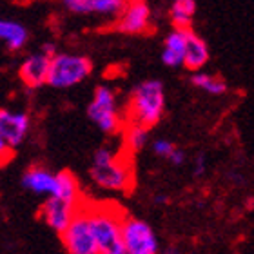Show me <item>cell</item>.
I'll return each instance as SVG.
<instances>
[{
    "instance_id": "52a82bcc",
    "label": "cell",
    "mask_w": 254,
    "mask_h": 254,
    "mask_svg": "<svg viewBox=\"0 0 254 254\" xmlns=\"http://www.w3.org/2000/svg\"><path fill=\"white\" fill-rule=\"evenodd\" d=\"M122 242L126 254H158V236L145 220L126 214L122 220Z\"/></svg>"
},
{
    "instance_id": "7c38bea8",
    "label": "cell",
    "mask_w": 254,
    "mask_h": 254,
    "mask_svg": "<svg viewBox=\"0 0 254 254\" xmlns=\"http://www.w3.org/2000/svg\"><path fill=\"white\" fill-rule=\"evenodd\" d=\"M211 59L207 42L201 37H198L192 29L186 33V48H184V60L182 65L189 69L190 73H200L205 67V64Z\"/></svg>"
},
{
    "instance_id": "603a6c76",
    "label": "cell",
    "mask_w": 254,
    "mask_h": 254,
    "mask_svg": "<svg viewBox=\"0 0 254 254\" xmlns=\"http://www.w3.org/2000/svg\"><path fill=\"white\" fill-rule=\"evenodd\" d=\"M11 154H13V149L4 142V138L0 136V164H5L11 158Z\"/></svg>"
},
{
    "instance_id": "7402d4cb",
    "label": "cell",
    "mask_w": 254,
    "mask_h": 254,
    "mask_svg": "<svg viewBox=\"0 0 254 254\" xmlns=\"http://www.w3.org/2000/svg\"><path fill=\"white\" fill-rule=\"evenodd\" d=\"M205 169H207V158H205V154L200 153L194 158V167H192V173H194V176H203Z\"/></svg>"
},
{
    "instance_id": "7a4b0ae2",
    "label": "cell",
    "mask_w": 254,
    "mask_h": 254,
    "mask_svg": "<svg viewBox=\"0 0 254 254\" xmlns=\"http://www.w3.org/2000/svg\"><path fill=\"white\" fill-rule=\"evenodd\" d=\"M91 227L98 254H126L122 242V220L126 212L113 203H87Z\"/></svg>"
},
{
    "instance_id": "5b68a950",
    "label": "cell",
    "mask_w": 254,
    "mask_h": 254,
    "mask_svg": "<svg viewBox=\"0 0 254 254\" xmlns=\"http://www.w3.org/2000/svg\"><path fill=\"white\" fill-rule=\"evenodd\" d=\"M87 117L106 134L122 132L124 117L118 109L117 93L109 85H98L95 89L93 100L87 106Z\"/></svg>"
},
{
    "instance_id": "d6986e66",
    "label": "cell",
    "mask_w": 254,
    "mask_h": 254,
    "mask_svg": "<svg viewBox=\"0 0 254 254\" xmlns=\"http://www.w3.org/2000/svg\"><path fill=\"white\" fill-rule=\"evenodd\" d=\"M190 82L192 85H196L198 89L205 91L209 95H214V96H220V95H225L227 93V84H225V80L222 76H218V74H211V73H192L190 74Z\"/></svg>"
},
{
    "instance_id": "ba28073f",
    "label": "cell",
    "mask_w": 254,
    "mask_h": 254,
    "mask_svg": "<svg viewBox=\"0 0 254 254\" xmlns=\"http://www.w3.org/2000/svg\"><path fill=\"white\" fill-rule=\"evenodd\" d=\"M151 26V7L145 2H126L113 27L124 35H140Z\"/></svg>"
},
{
    "instance_id": "9c48e42d",
    "label": "cell",
    "mask_w": 254,
    "mask_h": 254,
    "mask_svg": "<svg viewBox=\"0 0 254 254\" xmlns=\"http://www.w3.org/2000/svg\"><path fill=\"white\" fill-rule=\"evenodd\" d=\"M31 131V118L27 113L0 109V136L11 149H16Z\"/></svg>"
},
{
    "instance_id": "3957f363",
    "label": "cell",
    "mask_w": 254,
    "mask_h": 254,
    "mask_svg": "<svg viewBox=\"0 0 254 254\" xmlns=\"http://www.w3.org/2000/svg\"><path fill=\"white\" fill-rule=\"evenodd\" d=\"M91 178L96 186L106 190H129L134 186V173L131 162L120 154H115L109 147L96 149L93 154Z\"/></svg>"
},
{
    "instance_id": "277c9868",
    "label": "cell",
    "mask_w": 254,
    "mask_h": 254,
    "mask_svg": "<svg viewBox=\"0 0 254 254\" xmlns=\"http://www.w3.org/2000/svg\"><path fill=\"white\" fill-rule=\"evenodd\" d=\"M93 73V64L87 57L73 53H55L49 60L48 85L55 89H69L82 84Z\"/></svg>"
},
{
    "instance_id": "6da1fadb",
    "label": "cell",
    "mask_w": 254,
    "mask_h": 254,
    "mask_svg": "<svg viewBox=\"0 0 254 254\" xmlns=\"http://www.w3.org/2000/svg\"><path fill=\"white\" fill-rule=\"evenodd\" d=\"M165 111V91L160 80H145L132 89L127 102L124 124H134L143 129H153Z\"/></svg>"
},
{
    "instance_id": "44dd1931",
    "label": "cell",
    "mask_w": 254,
    "mask_h": 254,
    "mask_svg": "<svg viewBox=\"0 0 254 254\" xmlns=\"http://www.w3.org/2000/svg\"><path fill=\"white\" fill-rule=\"evenodd\" d=\"M176 149V145L169 140H164V138H160V140H154L153 142V151L156 156H162V158H169L173 151Z\"/></svg>"
},
{
    "instance_id": "5bb4252c",
    "label": "cell",
    "mask_w": 254,
    "mask_h": 254,
    "mask_svg": "<svg viewBox=\"0 0 254 254\" xmlns=\"http://www.w3.org/2000/svg\"><path fill=\"white\" fill-rule=\"evenodd\" d=\"M22 186L35 194H42L46 198L53 196L55 186H57V173H51L46 167L33 165L22 176Z\"/></svg>"
},
{
    "instance_id": "e0dca14e",
    "label": "cell",
    "mask_w": 254,
    "mask_h": 254,
    "mask_svg": "<svg viewBox=\"0 0 254 254\" xmlns=\"http://www.w3.org/2000/svg\"><path fill=\"white\" fill-rule=\"evenodd\" d=\"M53 198H60L69 203H82V192H80V184L76 176L71 175L69 171L57 173V186H55Z\"/></svg>"
},
{
    "instance_id": "2e32d148",
    "label": "cell",
    "mask_w": 254,
    "mask_h": 254,
    "mask_svg": "<svg viewBox=\"0 0 254 254\" xmlns=\"http://www.w3.org/2000/svg\"><path fill=\"white\" fill-rule=\"evenodd\" d=\"M27 40H29V31L26 26H22L20 22L0 18V42H4L13 51H18L26 46Z\"/></svg>"
},
{
    "instance_id": "8fae6325",
    "label": "cell",
    "mask_w": 254,
    "mask_h": 254,
    "mask_svg": "<svg viewBox=\"0 0 254 254\" xmlns=\"http://www.w3.org/2000/svg\"><path fill=\"white\" fill-rule=\"evenodd\" d=\"M49 60L51 57L38 51L31 53L29 57L22 60L20 67H18V78L27 89H40L48 84V73H49Z\"/></svg>"
},
{
    "instance_id": "9a60e30c",
    "label": "cell",
    "mask_w": 254,
    "mask_h": 254,
    "mask_svg": "<svg viewBox=\"0 0 254 254\" xmlns=\"http://www.w3.org/2000/svg\"><path fill=\"white\" fill-rule=\"evenodd\" d=\"M186 33L180 29L173 31L165 37L164 51H162V62L167 67H180L184 60V48H186Z\"/></svg>"
},
{
    "instance_id": "cb8c5ba5",
    "label": "cell",
    "mask_w": 254,
    "mask_h": 254,
    "mask_svg": "<svg viewBox=\"0 0 254 254\" xmlns=\"http://www.w3.org/2000/svg\"><path fill=\"white\" fill-rule=\"evenodd\" d=\"M167 160H169L173 165H184V162H186V151H182V149L176 147Z\"/></svg>"
},
{
    "instance_id": "30bf717a",
    "label": "cell",
    "mask_w": 254,
    "mask_h": 254,
    "mask_svg": "<svg viewBox=\"0 0 254 254\" xmlns=\"http://www.w3.org/2000/svg\"><path fill=\"white\" fill-rule=\"evenodd\" d=\"M78 207H80V203L76 205V203H69V201H64V200H60V198L49 196L42 203L40 216H42L44 223H48V227L53 229L55 233L62 234L64 231H65V227L71 223V220L74 218Z\"/></svg>"
},
{
    "instance_id": "ac0fdd59",
    "label": "cell",
    "mask_w": 254,
    "mask_h": 254,
    "mask_svg": "<svg viewBox=\"0 0 254 254\" xmlns=\"http://www.w3.org/2000/svg\"><path fill=\"white\" fill-rule=\"evenodd\" d=\"M194 13H196L194 0H176V2H173L169 15H171V20H173L175 29L189 31Z\"/></svg>"
},
{
    "instance_id": "8992f818",
    "label": "cell",
    "mask_w": 254,
    "mask_h": 254,
    "mask_svg": "<svg viewBox=\"0 0 254 254\" xmlns=\"http://www.w3.org/2000/svg\"><path fill=\"white\" fill-rule=\"evenodd\" d=\"M62 245L69 254H98L95 236L91 227V218L87 212V201H82L65 231L60 234Z\"/></svg>"
},
{
    "instance_id": "ffe728a7",
    "label": "cell",
    "mask_w": 254,
    "mask_h": 254,
    "mask_svg": "<svg viewBox=\"0 0 254 254\" xmlns=\"http://www.w3.org/2000/svg\"><path fill=\"white\" fill-rule=\"evenodd\" d=\"M124 132V142H126L127 149L131 153H136L140 149H143L149 142V131L134 124H124L122 127Z\"/></svg>"
},
{
    "instance_id": "4fadbf2b",
    "label": "cell",
    "mask_w": 254,
    "mask_h": 254,
    "mask_svg": "<svg viewBox=\"0 0 254 254\" xmlns=\"http://www.w3.org/2000/svg\"><path fill=\"white\" fill-rule=\"evenodd\" d=\"M65 9L76 15H106L117 16L126 2L122 0H65Z\"/></svg>"
}]
</instances>
